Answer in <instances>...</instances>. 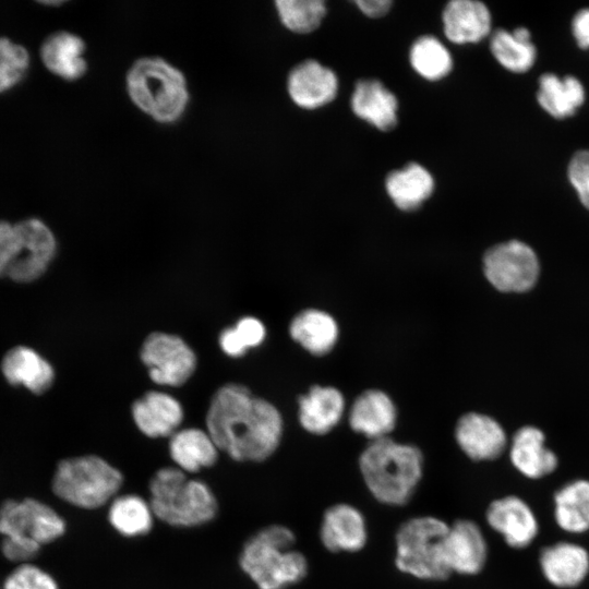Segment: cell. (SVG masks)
Wrapping results in <instances>:
<instances>
[{
    "instance_id": "cell-1",
    "label": "cell",
    "mask_w": 589,
    "mask_h": 589,
    "mask_svg": "<svg viewBox=\"0 0 589 589\" xmlns=\"http://www.w3.org/2000/svg\"><path fill=\"white\" fill-rule=\"evenodd\" d=\"M206 425L218 449L238 461L267 459L283 434L278 410L240 384H227L215 393Z\"/></svg>"
},
{
    "instance_id": "cell-2",
    "label": "cell",
    "mask_w": 589,
    "mask_h": 589,
    "mask_svg": "<svg viewBox=\"0 0 589 589\" xmlns=\"http://www.w3.org/2000/svg\"><path fill=\"white\" fill-rule=\"evenodd\" d=\"M359 472L371 496L385 506H404L413 497L424 471L422 452L389 437L370 442L358 459Z\"/></svg>"
},
{
    "instance_id": "cell-3",
    "label": "cell",
    "mask_w": 589,
    "mask_h": 589,
    "mask_svg": "<svg viewBox=\"0 0 589 589\" xmlns=\"http://www.w3.org/2000/svg\"><path fill=\"white\" fill-rule=\"evenodd\" d=\"M294 532L284 525H271L243 545L240 566L259 589H287L309 573L306 556L294 548Z\"/></svg>"
},
{
    "instance_id": "cell-4",
    "label": "cell",
    "mask_w": 589,
    "mask_h": 589,
    "mask_svg": "<svg viewBox=\"0 0 589 589\" xmlns=\"http://www.w3.org/2000/svg\"><path fill=\"white\" fill-rule=\"evenodd\" d=\"M449 524L433 515H419L399 525L394 539L396 569L411 578L438 582L452 576L446 558Z\"/></svg>"
},
{
    "instance_id": "cell-5",
    "label": "cell",
    "mask_w": 589,
    "mask_h": 589,
    "mask_svg": "<svg viewBox=\"0 0 589 589\" xmlns=\"http://www.w3.org/2000/svg\"><path fill=\"white\" fill-rule=\"evenodd\" d=\"M127 92L133 104L161 123L181 118L189 103L183 73L160 57H143L127 73Z\"/></svg>"
},
{
    "instance_id": "cell-6",
    "label": "cell",
    "mask_w": 589,
    "mask_h": 589,
    "mask_svg": "<svg viewBox=\"0 0 589 589\" xmlns=\"http://www.w3.org/2000/svg\"><path fill=\"white\" fill-rule=\"evenodd\" d=\"M149 504L154 515L168 525L195 527L212 520L217 502L211 488L201 480L188 479L179 468L159 469L149 483Z\"/></svg>"
},
{
    "instance_id": "cell-7",
    "label": "cell",
    "mask_w": 589,
    "mask_h": 589,
    "mask_svg": "<svg viewBox=\"0 0 589 589\" xmlns=\"http://www.w3.org/2000/svg\"><path fill=\"white\" fill-rule=\"evenodd\" d=\"M121 472L94 455L61 460L52 478V491L62 501L93 509L103 506L119 491Z\"/></svg>"
},
{
    "instance_id": "cell-8",
    "label": "cell",
    "mask_w": 589,
    "mask_h": 589,
    "mask_svg": "<svg viewBox=\"0 0 589 589\" xmlns=\"http://www.w3.org/2000/svg\"><path fill=\"white\" fill-rule=\"evenodd\" d=\"M488 280L503 292L531 289L539 275L534 251L526 243L510 240L489 249L483 259Z\"/></svg>"
},
{
    "instance_id": "cell-9",
    "label": "cell",
    "mask_w": 589,
    "mask_h": 589,
    "mask_svg": "<svg viewBox=\"0 0 589 589\" xmlns=\"http://www.w3.org/2000/svg\"><path fill=\"white\" fill-rule=\"evenodd\" d=\"M64 531L62 517L38 500H8L0 507V534L3 538H29L43 545L57 540Z\"/></svg>"
},
{
    "instance_id": "cell-10",
    "label": "cell",
    "mask_w": 589,
    "mask_h": 589,
    "mask_svg": "<svg viewBox=\"0 0 589 589\" xmlns=\"http://www.w3.org/2000/svg\"><path fill=\"white\" fill-rule=\"evenodd\" d=\"M141 360L152 381L168 386L184 384L196 366L195 353L180 337L159 332L145 339Z\"/></svg>"
},
{
    "instance_id": "cell-11",
    "label": "cell",
    "mask_w": 589,
    "mask_h": 589,
    "mask_svg": "<svg viewBox=\"0 0 589 589\" xmlns=\"http://www.w3.org/2000/svg\"><path fill=\"white\" fill-rule=\"evenodd\" d=\"M15 226L19 243L5 276L16 283H31L46 272L56 254L57 242L40 219L28 218Z\"/></svg>"
},
{
    "instance_id": "cell-12",
    "label": "cell",
    "mask_w": 589,
    "mask_h": 589,
    "mask_svg": "<svg viewBox=\"0 0 589 589\" xmlns=\"http://www.w3.org/2000/svg\"><path fill=\"white\" fill-rule=\"evenodd\" d=\"M318 538L323 548L334 554L362 551L369 540L363 513L346 502L328 506L322 515Z\"/></svg>"
},
{
    "instance_id": "cell-13",
    "label": "cell",
    "mask_w": 589,
    "mask_h": 589,
    "mask_svg": "<svg viewBox=\"0 0 589 589\" xmlns=\"http://www.w3.org/2000/svg\"><path fill=\"white\" fill-rule=\"evenodd\" d=\"M485 519L514 549L528 546L538 534V521L533 512L518 496L508 495L491 502Z\"/></svg>"
},
{
    "instance_id": "cell-14",
    "label": "cell",
    "mask_w": 589,
    "mask_h": 589,
    "mask_svg": "<svg viewBox=\"0 0 589 589\" xmlns=\"http://www.w3.org/2000/svg\"><path fill=\"white\" fill-rule=\"evenodd\" d=\"M446 558L453 574H479L488 558V545L481 528L470 519L449 524L446 536Z\"/></svg>"
},
{
    "instance_id": "cell-15",
    "label": "cell",
    "mask_w": 589,
    "mask_h": 589,
    "mask_svg": "<svg viewBox=\"0 0 589 589\" xmlns=\"http://www.w3.org/2000/svg\"><path fill=\"white\" fill-rule=\"evenodd\" d=\"M287 88L289 96L299 107L315 109L335 98L338 80L329 68L315 60H305L291 70Z\"/></svg>"
},
{
    "instance_id": "cell-16",
    "label": "cell",
    "mask_w": 589,
    "mask_h": 589,
    "mask_svg": "<svg viewBox=\"0 0 589 589\" xmlns=\"http://www.w3.org/2000/svg\"><path fill=\"white\" fill-rule=\"evenodd\" d=\"M455 438L462 453L476 461L495 459L506 446L503 428L494 419L474 412L459 419Z\"/></svg>"
},
{
    "instance_id": "cell-17",
    "label": "cell",
    "mask_w": 589,
    "mask_h": 589,
    "mask_svg": "<svg viewBox=\"0 0 589 589\" xmlns=\"http://www.w3.org/2000/svg\"><path fill=\"white\" fill-rule=\"evenodd\" d=\"M136 426L149 437L171 436L183 419L181 404L161 392H148L132 405Z\"/></svg>"
},
{
    "instance_id": "cell-18",
    "label": "cell",
    "mask_w": 589,
    "mask_h": 589,
    "mask_svg": "<svg viewBox=\"0 0 589 589\" xmlns=\"http://www.w3.org/2000/svg\"><path fill=\"white\" fill-rule=\"evenodd\" d=\"M443 26L455 44L478 43L491 33V13L481 1L453 0L444 8Z\"/></svg>"
},
{
    "instance_id": "cell-19",
    "label": "cell",
    "mask_w": 589,
    "mask_h": 589,
    "mask_svg": "<svg viewBox=\"0 0 589 589\" xmlns=\"http://www.w3.org/2000/svg\"><path fill=\"white\" fill-rule=\"evenodd\" d=\"M539 562L546 580L560 588L580 585L589 572L588 552L569 542H558L543 549Z\"/></svg>"
},
{
    "instance_id": "cell-20",
    "label": "cell",
    "mask_w": 589,
    "mask_h": 589,
    "mask_svg": "<svg viewBox=\"0 0 589 589\" xmlns=\"http://www.w3.org/2000/svg\"><path fill=\"white\" fill-rule=\"evenodd\" d=\"M1 370L4 378L14 386H24L34 394L49 389L55 380L52 365L33 348L17 346L3 357Z\"/></svg>"
},
{
    "instance_id": "cell-21",
    "label": "cell",
    "mask_w": 589,
    "mask_h": 589,
    "mask_svg": "<svg viewBox=\"0 0 589 589\" xmlns=\"http://www.w3.org/2000/svg\"><path fill=\"white\" fill-rule=\"evenodd\" d=\"M396 423L390 398L380 390H366L354 401L349 413L350 428L372 441L388 437Z\"/></svg>"
},
{
    "instance_id": "cell-22",
    "label": "cell",
    "mask_w": 589,
    "mask_h": 589,
    "mask_svg": "<svg viewBox=\"0 0 589 589\" xmlns=\"http://www.w3.org/2000/svg\"><path fill=\"white\" fill-rule=\"evenodd\" d=\"M510 461L529 479H540L557 466L555 454L544 445V434L534 426H524L512 441Z\"/></svg>"
},
{
    "instance_id": "cell-23",
    "label": "cell",
    "mask_w": 589,
    "mask_h": 589,
    "mask_svg": "<svg viewBox=\"0 0 589 589\" xmlns=\"http://www.w3.org/2000/svg\"><path fill=\"white\" fill-rule=\"evenodd\" d=\"M351 108L359 118L378 130H392L397 123V98L380 81H359L351 97Z\"/></svg>"
},
{
    "instance_id": "cell-24",
    "label": "cell",
    "mask_w": 589,
    "mask_h": 589,
    "mask_svg": "<svg viewBox=\"0 0 589 589\" xmlns=\"http://www.w3.org/2000/svg\"><path fill=\"white\" fill-rule=\"evenodd\" d=\"M84 52L83 39L69 32H58L50 35L40 49L46 68L68 81L77 80L85 74L87 63Z\"/></svg>"
},
{
    "instance_id": "cell-25",
    "label": "cell",
    "mask_w": 589,
    "mask_h": 589,
    "mask_svg": "<svg viewBox=\"0 0 589 589\" xmlns=\"http://www.w3.org/2000/svg\"><path fill=\"white\" fill-rule=\"evenodd\" d=\"M344 397L334 387L313 386L299 400V421L309 433H328L340 420Z\"/></svg>"
},
{
    "instance_id": "cell-26",
    "label": "cell",
    "mask_w": 589,
    "mask_h": 589,
    "mask_svg": "<svg viewBox=\"0 0 589 589\" xmlns=\"http://www.w3.org/2000/svg\"><path fill=\"white\" fill-rule=\"evenodd\" d=\"M585 97L582 83L573 75L560 77L554 73H544L539 77L537 100L553 118L572 117L582 106Z\"/></svg>"
},
{
    "instance_id": "cell-27",
    "label": "cell",
    "mask_w": 589,
    "mask_h": 589,
    "mask_svg": "<svg viewBox=\"0 0 589 589\" xmlns=\"http://www.w3.org/2000/svg\"><path fill=\"white\" fill-rule=\"evenodd\" d=\"M218 450L208 432L196 428L179 430L169 441L170 456L184 472H195L213 466L217 460Z\"/></svg>"
},
{
    "instance_id": "cell-28",
    "label": "cell",
    "mask_w": 589,
    "mask_h": 589,
    "mask_svg": "<svg viewBox=\"0 0 589 589\" xmlns=\"http://www.w3.org/2000/svg\"><path fill=\"white\" fill-rule=\"evenodd\" d=\"M386 191L401 211H414L429 199L434 190L432 175L421 165L411 163L392 171L385 182Z\"/></svg>"
},
{
    "instance_id": "cell-29",
    "label": "cell",
    "mask_w": 589,
    "mask_h": 589,
    "mask_svg": "<svg viewBox=\"0 0 589 589\" xmlns=\"http://www.w3.org/2000/svg\"><path fill=\"white\" fill-rule=\"evenodd\" d=\"M490 49L502 67L515 73L529 71L537 59V49L531 41V34L524 26L513 32L496 29L491 35Z\"/></svg>"
},
{
    "instance_id": "cell-30",
    "label": "cell",
    "mask_w": 589,
    "mask_h": 589,
    "mask_svg": "<svg viewBox=\"0 0 589 589\" xmlns=\"http://www.w3.org/2000/svg\"><path fill=\"white\" fill-rule=\"evenodd\" d=\"M291 337L309 352L321 356L335 345L338 327L335 320L320 310H305L299 313L289 328Z\"/></svg>"
},
{
    "instance_id": "cell-31",
    "label": "cell",
    "mask_w": 589,
    "mask_h": 589,
    "mask_svg": "<svg viewBox=\"0 0 589 589\" xmlns=\"http://www.w3.org/2000/svg\"><path fill=\"white\" fill-rule=\"evenodd\" d=\"M554 517L565 531L589 530V481L576 480L561 488L554 496Z\"/></svg>"
},
{
    "instance_id": "cell-32",
    "label": "cell",
    "mask_w": 589,
    "mask_h": 589,
    "mask_svg": "<svg viewBox=\"0 0 589 589\" xmlns=\"http://www.w3.org/2000/svg\"><path fill=\"white\" fill-rule=\"evenodd\" d=\"M154 516L151 504L135 494L117 496L108 512L109 522L124 537H139L149 532Z\"/></svg>"
},
{
    "instance_id": "cell-33",
    "label": "cell",
    "mask_w": 589,
    "mask_h": 589,
    "mask_svg": "<svg viewBox=\"0 0 589 589\" xmlns=\"http://www.w3.org/2000/svg\"><path fill=\"white\" fill-rule=\"evenodd\" d=\"M409 59L413 70L430 81L445 77L453 67L448 49L434 36L418 38L411 46Z\"/></svg>"
},
{
    "instance_id": "cell-34",
    "label": "cell",
    "mask_w": 589,
    "mask_h": 589,
    "mask_svg": "<svg viewBox=\"0 0 589 589\" xmlns=\"http://www.w3.org/2000/svg\"><path fill=\"white\" fill-rule=\"evenodd\" d=\"M275 4L281 23L296 33L314 31L326 13L322 0H278Z\"/></svg>"
},
{
    "instance_id": "cell-35",
    "label": "cell",
    "mask_w": 589,
    "mask_h": 589,
    "mask_svg": "<svg viewBox=\"0 0 589 589\" xmlns=\"http://www.w3.org/2000/svg\"><path fill=\"white\" fill-rule=\"evenodd\" d=\"M263 323L252 316L241 318L235 327L226 328L219 336L223 351L230 357H240L252 347L259 346L265 338Z\"/></svg>"
},
{
    "instance_id": "cell-36",
    "label": "cell",
    "mask_w": 589,
    "mask_h": 589,
    "mask_svg": "<svg viewBox=\"0 0 589 589\" xmlns=\"http://www.w3.org/2000/svg\"><path fill=\"white\" fill-rule=\"evenodd\" d=\"M29 64L27 50L7 38H0V93L17 84Z\"/></svg>"
},
{
    "instance_id": "cell-37",
    "label": "cell",
    "mask_w": 589,
    "mask_h": 589,
    "mask_svg": "<svg viewBox=\"0 0 589 589\" xmlns=\"http://www.w3.org/2000/svg\"><path fill=\"white\" fill-rule=\"evenodd\" d=\"M3 589H59L51 575L31 563L20 564L5 578Z\"/></svg>"
},
{
    "instance_id": "cell-38",
    "label": "cell",
    "mask_w": 589,
    "mask_h": 589,
    "mask_svg": "<svg viewBox=\"0 0 589 589\" xmlns=\"http://www.w3.org/2000/svg\"><path fill=\"white\" fill-rule=\"evenodd\" d=\"M567 177L582 205L589 211V149L576 152L569 160Z\"/></svg>"
},
{
    "instance_id": "cell-39",
    "label": "cell",
    "mask_w": 589,
    "mask_h": 589,
    "mask_svg": "<svg viewBox=\"0 0 589 589\" xmlns=\"http://www.w3.org/2000/svg\"><path fill=\"white\" fill-rule=\"evenodd\" d=\"M40 546L29 538H3L1 552L7 560L25 564L38 554Z\"/></svg>"
},
{
    "instance_id": "cell-40",
    "label": "cell",
    "mask_w": 589,
    "mask_h": 589,
    "mask_svg": "<svg viewBox=\"0 0 589 589\" xmlns=\"http://www.w3.org/2000/svg\"><path fill=\"white\" fill-rule=\"evenodd\" d=\"M19 235L15 225L0 220V277L5 276L13 260Z\"/></svg>"
},
{
    "instance_id": "cell-41",
    "label": "cell",
    "mask_w": 589,
    "mask_h": 589,
    "mask_svg": "<svg viewBox=\"0 0 589 589\" xmlns=\"http://www.w3.org/2000/svg\"><path fill=\"white\" fill-rule=\"evenodd\" d=\"M573 36L582 49L589 48V8L580 9L572 21Z\"/></svg>"
},
{
    "instance_id": "cell-42",
    "label": "cell",
    "mask_w": 589,
    "mask_h": 589,
    "mask_svg": "<svg viewBox=\"0 0 589 589\" xmlns=\"http://www.w3.org/2000/svg\"><path fill=\"white\" fill-rule=\"evenodd\" d=\"M358 8L370 17H381L385 15L390 5L389 0H358L356 1Z\"/></svg>"
}]
</instances>
